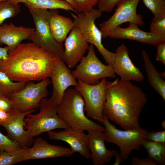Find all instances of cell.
Segmentation results:
<instances>
[{
	"label": "cell",
	"instance_id": "obj_41",
	"mask_svg": "<svg viewBox=\"0 0 165 165\" xmlns=\"http://www.w3.org/2000/svg\"><path fill=\"white\" fill-rule=\"evenodd\" d=\"M4 0H0V2H1V1H4Z\"/></svg>",
	"mask_w": 165,
	"mask_h": 165
},
{
	"label": "cell",
	"instance_id": "obj_35",
	"mask_svg": "<svg viewBox=\"0 0 165 165\" xmlns=\"http://www.w3.org/2000/svg\"><path fill=\"white\" fill-rule=\"evenodd\" d=\"M18 110L13 108L10 112H6L0 109V126H2L9 122Z\"/></svg>",
	"mask_w": 165,
	"mask_h": 165
},
{
	"label": "cell",
	"instance_id": "obj_16",
	"mask_svg": "<svg viewBox=\"0 0 165 165\" xmlns=\"http://www.w3.org/2000/svg\"><path fill=\"white\" fill-rule=\"evenodd\" d=\"M136 24L129 23L128 27L122 28L120 26L114 29L109 37L115 39H128L156 46L165 42V37L141 30Z\"/></svg>",
	"mask_w": 165,
	"mask_h": 165
},
{
	"label": "cell",
	"instance_id": "obj_12",
	"mask_svg": "<svg viewBox=\"0 0 165 165\" xmlns=\"http://www.w3.org/2000/svg\"><path fill=\"white\" fill-rule=\"evenodd\" d=\"M50 77L53 91L49 99L57 106L61 101L65 91L70 86H77L78 81L63 59L57 57Z\"/></svg>",
	"mask_w": 165,
	"mask_h": 165
},
{
	"label": "cell",
	"instance_id": "obj_34",
	"mask_svg": "<svg viewBox=\"0 0 165 165\" xmlns=\"http://www.w3.org/2000/svg\"><path fill=\"white\" fill-rule=\"evenodd\" d=\"M12 102L9 97L0 94V109L6 112H10L13 109Z\"/></svg>",
	"mask_w": 165,
	"mask_h": 165
},
{
	"label": "cell",
	"instance_id": "obj_22",
	"mask_svg": "<svg viewBox=\"0 0 165 165\" xmlns=\"http://www.w3.org/2000/svg\"><path fill=\"white\" fill-rule=\"evenodd\" d=\"M142 55L149 83L165 101V82L144 50L142 51Z\"/></svg>",
	"mask_w": 165,
	"mask_h": 165
},
{
	"label": "cell",
	"instance_id": "obj_11",
	"mask_svg": "<svg viewBox=\"0 0 165 165\" xmlns=\"http://www.w3.org/2000/svg\"><path fill=\"white\" fill-rule=\"evenodd\" d=\"M140 0H122L114 14L100 24V30L102 38H106L117 27L125 22L133 23L143 26L145 23L141 14H138L137 7Z\"/></svg>",
	"mask_w": 165,
	"mask_h": 165
},
{
	"label": "cell",
	"instance_id": "obj_27",
	"mask_svg": "<svg viewBox=\"0 0 165 165\" xmlns=\"http://www.w3.org/2000/svg\"><path fill=\"white\" fill-rule=\"evenodd\" d=\"M20 11V6L14 3L9 0L0 2V25L3 24L5 20L13 17Z\"/></svg>",
	"mask_w": 165,
	"mask_h": 165
},
{
	"label": "cell",
	"instance_id": "obj_5",
	"mask_svg": "<svg viewBox=\"0 0 165 165\" xmlns=\"http://www.w3.org/2000/svg\"><path fill=\"white\" fill-rule=\"evenodd\" d=\"M39 112L28 114L24 119V129L34 137L45 132L57 128L69 127L58 117L57 105L47 98H43L39 104Z\"/></svg>",
	"mask_w": 165,
	"mask_h": 165
},
{
	"label": "cell",
	"instance_id": "obj_15",
	"mask_svg": "<svg viewBox=\"0 0 165 165\" xmlns=\"http://www.w3.org/2000/svg\"><path fill=\"white\" fill-rule=\"evenodd\" d=\"M112 67L116 74L121 79L140 82L145 77L140 69L133 64L129 55V50L124 44L117 49Z\"/></svg>",
	"mask_w": 165,
	"mask_h": 165
},
{
	"label": "cell",
	"instance_id": "obj_24",
	"mask_svg": "<svg viewBox=\"0 0 165 165\" xmlns=\"http://www.w3.org/2000/svg\"><path fill=\"white\" fill-rule=\"evenodd\" d=\"M142 146L147 152L149 157L157 164H165V144L146 140Z\"/></svg>",
	"mask_w": 165,
	"mask_h": 165
},
{
	"label": "cell",
	"instance_id": "obj_7",
	"mask_svg": "<svg viewBox=\"0 0 165 165\" xmlns=\"http://www.w3.org/2000/svg\"><path fill=\"white\" fill-rule=\"evenodd\" d=\"M71 14L75 26L79 29L83 38L88 43L95 46L108 64L112 66L115 53L107 50L103 45L101 32L95 23L101 16L102 12L98 9H93L87 13Z\"/></svg>",
	"mask_w": 165,
	"mask_h": 165
},
{
	"label": "cell",
	"instance_id": "obj_3",
	"mask_svg": "<svg viewBox=\"0 0 165 165\" xmlns=\"http://www.w3.org/2000/svg\"><path fill=\"white\" fill-rule=\"evenodd\" d=\"M57 107L59 117L69 127L84 131L95 130L105 131V127L86 116L83 99L75 88L68 89Z\"/></svg>",
	"mask_w": 165,
	"mask_h": 165
},
{
	"label": "cell",
	"instance_id": "obj_29",
	"mask_svg": "<svg viewBox=\"0 0 165 165\" xmlns=\"http://www.w3.org/2000/svg\"><path fill=\"white\" fill-rule=\"evenodd\" d=\"M100 0H73L75 9L78 13L90 12L94 6L97 4Z\"/></svg>",
	"mask_w": 165,
	"mask_h": 165
},
{
	"label": "cell",
	"instance_id": "obj_21",
	"mask_svg": "<svg viewBox=\"0 0 165 165\" xmlns=\"http://www.w3.org/2000/svg\"><path fill=\"white\" fill-rule=\"evenodd\" d=\"M49 26L53 37L60 43L64 41L68 33L75 26L73 21L69 18L60 15L57 9H53Z\"/></svg>",
	"mask_w": 165,
	"mask_h": 165
},
{
	"label": "cell",
	"instance_id": "obj_38",
	"mask_svg": "<svg viewBox=\"0 0 165 165\" xmlns=\"http://www.w3.org/2000/svg\"><path fill=\"white\" fill-rule=\"evenodd\" d=\"M9 51V48L7 46L0 47V64L8 57Z\"/></svg>",
	"mask_w": 165,
	"mask_h": 165
},
{
	"label": "cell",
	"instance_id": "obj_9",
	"mask_svg": "<svg viewBox=\"0 0 165 165\" xmlns=\"http://www.w3.org/2000/svg\"><path fill=\"white\" fill-rule=\"evenodd\" d=\"M50 83L48 78L35 84L33 81L26 82L23 89L8 97L13 108L21 112L36 111L42 99L48 95L47 87Z\"/></svg>",
	"mask_w": 165,
	"mask_h": 165
},
{
	"label": "cell",
	"instance_id": "obj_31",
	"mask_svg": "<svg viewBox=\"0 0 165 165\" xmlns=\"http://www.w3.org/2000/svg\"><path fill=\"white\" fill-rule=\"evenodd\" d=\"M149 29L150 32L165 37V17L152 20Z\"/></svg>",
	"mask_w": 165,
	"mask_h": 165
},
{
	"label": "cell",
	"instance_id": "obj_33",
	"mask_svg": "<svg viewBox=\"0 0 165 165\" xmlns=\"http://www.w3.org/2000/svg\"><path fill=\"white\" fill-rule=\"evenodd\" d=\"M146 139L156 143L165 144V130L148 132Z\"/></svg>",
	"mask_w": 165,
	"mask_h": 165
},
{
	"label": "cell",
	"instance_id": "obj_6",
	"mask_svg": "<svg viewBox=\"0 0 165 165\" xmlns=\"http://www.w3.org/2000/svg\"><path fill=\"white\" fill-rule=\"evenodd\" d=\"M28 9L35 26V30L29 39L38 46L62 59L64 51L62 44L54 39L50 28V20L53 9Z\"/></svg>",
	"mask_w": 165,
	"mask_h": 165
},
{
	"label": "cell",
	"instance_id": "obj_36",
	"mask_svg": "<svg viewBox=\"0 0 165 165\" xmlns=\"http://www.w3.org/2000/svg\"><path fill=\"white\" fill-rule=\"evenodd\" d=\"M157 51L156 60L165 65V42L159 44L156 46Z\"/></svg>",
	"mask_w": 165,
	"mask_h": 165
},
{
	"label": "cell",
	"instance_id": "obj_25",
	"mask_svg": "<svg viewBox=\"0 0 165 165\" xmlns=\"http://www.w3.org/2000/svg\"><path fill=\"white\" fill-rule=\"evenodd\" d=\"M26 82L12 81L5 73L0 71V94L7 97L23 89Z\"/></svg>",
	"mask_w": 165,
	"mask_h": 165
},
{
	"label": "cell",
	"instance_id": "obj_19",
	"mask_svg": "<svg viewBox=\"0 0 165 165\" xmlns=\"http://www.w3.org/2000/svg\"><path fill=\"white\" fill-rule=\"evenodd\" d=\"M34 111L21 112L18 111L13 118L2 126L6 130L7 136L18 143L21 148H29L35 140L24 127V119L28 114Z\"/></svg>",
	"mask_w": 165,
	"mask_h": 165
},
{
	"label": "cell",
	"instance_id": "obj_4",
	"mask_svg": "<svg viewBox=\"0 0 165 165\" xmlns=\"http://www.w3.org/2000/svg\"><path fill=\"white\" fill-rule=\"evenodd\" d=\"M103 116L105 141L116 144L120 150V153H117L115 156L116 160L113 164L119 165L128 159L132 151L140 149L143 142L147 140L149 132L142 128L120 130L111 123L106 117Z\"/></svg>",
	"mask_w": 165,
	"mask_h": 165
},
{
	"label": "cell",
	"instance_id": "obj_32",
	"mask_svg": "<svg viewBox=\"0 0 165 165\" xmlns=\"http://www.w3.org/2000/svg\"><path fill=\"white\" fill-rule=\"evenodd\" d=\"M122 0H100L97 4L98 9L102 12H110Z\"/></svg>",
	"mask_w": 165,
	"mask_h": 165
},
{
	"label": "cell",
	"instance_id": "obj_40",
	"mask_svg": "<svg viewBox=\"0 0 165 165\" xmlns=\"http://www.w3.org/2000/svg\"><path fill=\"white\" fill-rule=\"evenodd\" d=\"M161 126L163 129L165 128V120H163L161 124Z\"/></svg>",
	"mask_w": 165,
	"mask_h": 165
},
{
	"label": "cell",
	"instance_id": "obj_2",
	"mask_svg": "<svg viewBox=\"0 0 165 165\" xmlns=\"http://www.w3.org/2000/svg\"><path fill=\"white\" fill-rule=\"evenodd\" d=\"M57 57L33 43L20 44L0 64L13 81H39L50 77Z\"/></svg>",
	"mask_w": 165,
	"mask_h": 165
},
{
	"label": "cell",
	"instance_id": "obj_26",
	"mask_svg": "<svg viewBox=\"0 0 165 165\" xmlns=\"http://www.w3.org/2000/svg\"><path fill=\"white\" fill-rule=\"evenodd\" d=\"M29 148H21L13 151L0 152V165H12L24 161Z\"/></svg>",
	"mask_w": 165,
	"mask_h": 165
},
{
	"label": "cell",
	"instance_id": "obj_20",
	"mask_svg": "<svg viewBox=\"0 0 165 165\" xmlns=\"http://www.w3.org/2000/svg\"><path fill=\"white\" fill-rule=\"evenodd\" d=\"M35 30L34 28L16 26L12 23L0 25V44H6L8 47L9 54L22 41L29 39Z\"/></svg>",
	"mask_w": 165,
	"mask_h": 165
},
{
	"label": "cell",
	"instance_id": "obj_14",
	"mask_svg": "<svg viewBox=\"0 0 165 165\" xmlns=\"http://www.w3.org/2000/svg\"><path fill=\"white\" fill-rule=\"evenodd\" d=\"M63 130L48 132L49 138L53 140H60L68 143L75 152L89 159L91 158L88 143L87 135L84 130L68 127Z\"/></svg>",
	"mask_w": 165,
	"mask_h": 165
},
{
	"label": "cell",
	"instance_id": "obj_17",
	"mask_svg": "<svg viewBox=\"0 0 165 165\" xmlns=\"http://www.w3.org/2000/svg\"><path fill=\"white\" fill-rule=\"evenodd\" d=\"M75 152L71 148L52 145L41 138L35 139L33 146L29 148L24 161L32 159L69 157Z\"/></svg>",
	"mask_w": 165,
	"mask_h": 165
},
{
	"label": "cell",
	"instance_id": "obj_39",
	"mask_svg": "<svg viewBox=\"0 0 165 165\" xmlns=\"http://www.w3.org/2000/svg\"><path fill=\"white\" fill-rule=\"evenodd\" d=\"M64 0L68 3L69 4H70L75 9V5L74 4V2L73 1V0Z\"/></svg>",
	"mask_w": 165,
	"mask_h": 165
},
{
	"label": "cell",
	"instance_id": "obj_13",
	"mask_svg": "<svg viewBox=\"0 0 165 165\" xmlns=\"http://www.w3.org/2000/svg\"><path fill=\"white\" fill-rule=\"evenodd\" d=\"M62 59L69 68H73L80 62L88 50L89 43L75 26L64 40Z\"/></svg>",
	"mask_w": 165,
	"mask_h": 165
},
{
	"label": "cell",
	"instance_id": "obj_28",
	"mask_svg": "<svg viewBox=\"0 0 165 165\" xmlns=\"http://www.w3.org/2000/svg\"><path fill=\"white\" fill-rule=\"evenodd\" d=\"M145 6L152 12V20L165 17V0H142Z\"/></svg>",
	"mask_w": 165,
	"mask_h": 165
},
{
	"label": "cell",
	"instance_id": "obj_8",
	"mask_svg": "<svg viewBox=\"0 0 165 165\" xmlns=\"http://www.w3.org/2000/svg\"><path fill=\"white\" fill-rule=\"evenodd\" d=\"M88 51L87 55L83 57L75 69L72 71L77 79L93 85L98 83L100 79L116 77L112 66L104 64L97 58L93 45L90 44Z\"/></svg>",
	"mask_w": 165,
	"mask_h": 165
},
{
	"label": "cell",
	"instance_id": "obj_23",
	"mask_svg": "<svg viewBox=\"0 0 165 165\" xmlns=\"http://www.w3.org/2000/svg\"><path fill=\"white\" fill-rule=\"evenodd\" d=\"M13 3H22L28 8L51 9H64L77 13L74 7L63 0H9Z\"/></svg>",
	"mask_w": 165,
	"mask_h": 165
},
{
	"label": "cell",
	"instance_id": "obj_1",
	"mask_svg": "<svg viewBox=\"0 0 165 165\" xmlns=\"http://www.w3.org/2000/svg\"><path fill=\"white\" fill-rule=\"evenodd\" d=\"M147 102L144 92L130 81H107L103 115L125 130L140 129L139 117Z\"/></svg>",
	"mask_w": 165,
	"mask_h": 165
},
{
	"label": "cell",
	"instance_id": "obj_30",
	"mask_svg": "<svg viewBox=\"0 0 165 165\" xmlns=\"http://www.w3.org/2000/svg\"><path fill=\"white\" fill-rule=\"evenodd\" d=\"M21 148L18 143L0 132V152L13 151Z\"/></svg>",
	"mask_w": 165,
	"mask_h": 165
},
{
	"label": "cell",
	"instance_id": "obj_37",
	"mask_svg": "<svg viewBox=\"0 0 165 165\" xmlns=\"http://www.w3.org/2000/svg\"><path fill=\"white\" fill-rule=\"evenodd\" d=\"M131 165H156V163L149 157L140 159L134 157L132 159Z\"/></svg>",
	"mask_w": 165,
	"mask_h": 165
},
{
	"label": "cell",
	"instance_id": "obj_18",
	"mask_svg": "<svg viewBox=\"0 0 165 165\" xmlns=\"http://www.w3.org/2000/svg\"><path fill=\"white\" fill-rule=\"evenodd\" d=\"M87 140L91 158L94 165H103L110 162L112 157L118 153L116 151L108 150L105 145L104 132L95 130L88 131Z\"/></svg>",
	"mask_w": 165,
	"mask_h": 165
},
{
	"label": "cell",
	"instance_id": "obj_10",
	"mask_svg": "<svg viewBox=\"0 0 165 165\" xmlns=\"http://www.w3.org/2000/svg\"><path fill=\"white\" fill-rule=\"evenodd\" d=\"M75 88L81 94L87 116L103 124L102 110L106 99L107 80L101 79L95 85H90L78 80Z\"/></svg>",
	"mask_w": 165,
	"mask_h": 165
}]
</instances>
